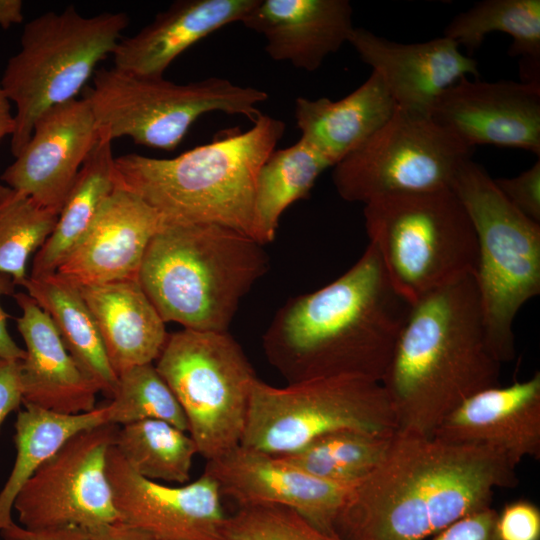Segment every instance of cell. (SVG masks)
I'll list each match as a JSON object with an SVG mask.
<instances>
[{"instance_id":"6da1fadb","label":"cell","mask_w":540,"mask_h":540,"mask_svg":"<svg viewBox=\"0 0 540 540\" xmlns=\"http://www.w3.org/2000/svg\"><path fill=\"white\" fill-rule=\"evenodd\" d=\"M516 467L476 445L397 431L384 458L352 489L335 523L342 540H425L515 488Z\"/></svg>"},{"instance_id":"7a4b0ae2","label":"cell","mask_w":540,"mask_h":540,"mask_svg":"<svg viewBox=\"0 0 540 540\" xmlns=\"http://www.w3.org/2000/svg\"><path fill=\"white\" fill-rule=\"evenodd\" d=\"M411 306L369 243L344 274L277 310L263 350L288 384L335 376L381 382Z\"/></svg>"},{"instance_id":"3957f363","label":"cell","mask_w":540,"mask_h":540,"mask_svg":"<svg viewBox=\"0 0 540 540\" xmlns=\"http://www.w3.org/2000/svg\"><path fill=\"white\" fill-rule=\"evenodd\" d=\"M474 275L412 304L381 379L397 431L432 437L474 394L499 386Z\"/></svg>"},{"instance_id":"277c9868","label":"cell","mask_w":540,"mask_h":540,"mask_svg":"<svg viewBox=\"0 0 540 540\" xmlns=\"http://www.w3.org/2000/svg\"><path fill=\"white\" fill-rule=\"evenodd\" d=\"M284 131L283 121L260 114L250 129L174 158L121 155L115 157L117 181L154 208L164 223H214L256 239L258 173Z\"/></svg>"},{"instance_id":"5b68a950","label":"cell","mask_w":540,"mask_h":540,"mask_svg":"<svg viewBox=\"0 0 540 540\" xmlns=\"http://www.w3.org/2000/svg\"><path fill=\"white\" fill-rule=\"evenodd\" d=\"M268 269L263 244L243 232L164 223L146 249L138 281L165 323L227 332L241 300Z\"/></svg>"},{"instance_id":"8992f818","label":"cell","mask_w":540,"mask_h":540,"mask_svg":"<svg viewBox=\"0 0 540 540\" xmlns=\"http://www.w3.org/2000/svg\"><path fill=\"white\" fill-rule=\"evenodd\" d=\"M451 189L476 234L474 279L488 344L500 363L509 362L515 357V317L540 293V224L517 210L471 159L461 165Z\"/></svg>"},{"instance_id":"52a82bcc","label":"cell","mask_w":540,"mask_h":540,"mask_svg":"<svg viewBox=\"0 0 540 540\" xmlns=\"http://www.w3.org/2000/svg\"><path fill=\"white\" fill-rule=\"evenodd\" d=\"M365 228L396 291L411 304L466 275L478 249L451 188L385 196L364 205Z\"/></svg>"},{"instance_id":"ba28073f","label":"cell","mask_w":540,"mask_h":540,"mask_svg":"<svg viewBox=\"0 0 540 540\" xmlns=\"http://www.w3.org/2000/svg\"><path fill=\"white\" fill-rule=\"evenodd\" d=\"M128 23L125 12L87 17L69 6L25 25L20 50L8 60L1 77L16 107L10 143L14 157L29 141L40 114L75 99L98 63L113 53Z\"/></svg>"},{"instance_id":"9c48e42d","label":"cell","mask_w":540,"mask_h":540,"mask_svg":"<svg viewBox=\"0 0 540 540\" xmlns=\"http://www.w3.org/2000/svg\"><path fill=\"white\" fill-rule=\"evenodd\" d=\"M85 98L100 135L112 141L125 136L140 145L171 151L209 112L242 115L253 122L268 95L220 77L178 84L112 67L95 71Z\"/></svg>"},{"instance_id":"30bf717a","label":"cell","mask_w":540,"mask_h":540,"mask_svg":"<svg viewBox=\"0 0 540 540\" xmlns=\"http://www.w3.org/2000/svg\"><path fill=\"white\" fill-rule=\"evenodd\" d=\"M155 368L180 404L198 454L209 461L240 444L258 378L228 331L169 334Z\"/></svg>"},{"instance_id":"8fae6325","label":"cell","mask_w":540,"mask_h":540,"mask_svg":"<svg viewBox=\"0 0 540 540\" xmlns=\"http://www.w3.org/2000/svg\"><path fill=\"white\" fill-rule=\"evenodd\" d=\"M340 430L393 436L397 424L381 382L359 376L252 387L240 445L282 455Z\"/></svg>"},{"instance_id":"7c38bea8","label":"cell","mask_w":540,"mask_h":540,"mask_svg":"<svg viewBox=\"0 0 540 540\" xmlns=\"http://www.w3.org/2000/svg\"><path fill=\"white\" fill-rule=\"evenodd\" d=\"M473 149L430 115L396 109L391 119L334 166L340 197L375 199L451 188Z\"/></svg>"},{"instance_id":"4fadbf2b","label":"cell","mask_w":540,"mask_h":540,"mask_svg":"<svg viewBox=\"0 0 540 540\" xmlns=\"http://www.w3.org/2000/svg\"><path fill=\"white\" fill-rule=\"evenodd\" d=\"M117 425L103 424L69 438L23 486L13 509L22 527L85 531L120 520L106 474Z\"/></svg>"},{"instance_id":"5bb4252c","label":"cell","mask_w":540,"mask_h":540,"mask_svg":"<svg viewBox=\"0 0 540 540\" xmlns=\"http://www.w3.org/2000/svg\"><path fill=\"white\" fill-rule=\"evenodd\" d=\"M106 474L121 519L160 540H228L218 483L203 474L178 487L136 473L112 445Z\"/></svg>"},{"instance_id":"9a60e30c","label":"cell","mask_w":540,"mask_h":540,"mask_svg":"<svg viewBox=\"0 0 540 540\" xmlns=\"http://www.w3.org/2000/svg\"><path fill=\"white\" fill-rule=\"evenodd\" d=\"M204 472L218 483L221 495L239 507L284 506L331 534H335V520L355 486L323 480L277 455L240 444L207 461Z\"/></svg>"},{"instance_id":"2e32d148","label":"cell","mask_w":540,"mask_h":540,"mask_svg":"<svg viewBox=\"0 0 540 540\" xmlns=\"http://www.w3.org/2000/svg\"><path fill=\"white\" fill-rule=\"evenodd\" d=\"M430 116L472 149L489 144L540 156V83L463 77L438 96Z\"/></svg>"},{"instance_id":"e0dca14e","label":"cell","mask_w":540,"mask_h":540,"mask_svg":"<svg viewBox=\"0 0 540 540\" xmlns=\"http://www.w3.org/2000/svg\"><path fill=\"white\" fill-rule=\"evenodd\" d=\"M99 138L85 97L53 106L37 118L29 141L0 180L59 213Z\"/></svg>"},{"instance_id":"ac0fdd59","label":"cell","mask_w":540,"mask_h":540,"mask_svg":"<svg viewBox=\"0 0 540 540\" xmlns=\"http://www.w3.org/2000/svg\"><path fill=\"white\" fill-rule=\"evenodd\" d=\"M163 224L154 208L118 183L56 272L79 286L138 279L146 249Z\"/></svg>"},{"instance_id":"d6986e66","label":"cell","mask_w":540,"mask_h":540,"mask_svg":"<svg viewBox=\"0 0 540 540\" xmlns=\"http://www.w3.org/2000/svg\"><path fill=\"white\" fill-rule=\"evenodd\" d=\"M350 43L361 60L385 82L397 108L430 115L438 96L459 79L478 78L477 62L442 36L418 43H400L354 27Z\"/></svg>"},{"instance_id":"ffe728a7","label":"cell","mask_w":540,"mask_h":540,"mask_svg":"<svg viewBox=\"0 0 540 540\" xmlns=\"http://www.w3.org/2000/svg\"><path fill=\"white\" fill-rule=\"evenodd\" d=\"M432 437L456 444L484 446L515 466L540 458V373L480 391L453 410Z\"/></svg>"},{"instance_id":"44dd1931","label":"cell","mask_w":540,"mask_h":540,"mask_svg":"<svg viewBox=\"0 0 540 540\" xmlns=\"http://www.w3.org/2000/svg\"><path fill=\"white\" fill-rule=\"evenodd\" d=\"M13 297L22 311L17 329L25 343L22 404L61 414L93 410L100 390L70 355L49 315L27 293Z\"/></svg>"},{"instance_id":"7402d4cb","label":"cell","mask_w":540,"mask_h":540,"mask_svg":"<svg viewBox=\"0 0 540 540\" xmlns=\"http://www.w3.org/2000/svg\"><path fill=\"white\" fill-rule=\"evenodd\" d=\"M352 15L347 0H257L241 23L264 36L273 60L311 72L348 42Z\"/></svg>"},{"instance_id":"603a6c76","label":"cell","mask_w":540,"mask_h":540,"mask_svg":"<svg viewBox=\"0 0 540 540\" xmlns=\"http://www.w3.org/2000/svg\"><path fill=\"white\" fill-rule=\"evenodd\" d=\"M257 0H178L114 49L115 68L147 77H163L188 48L222 27L242 22Z\"/></svg>"},{"instance_id":"cb8c5ba5","label":"cell","mask_w":540,"mask_h":540,"mask_svg":"<svg viewBox=\"0 0 540 540\" xmlns=\"http://www.w3.org/2000/svg\"><path fill=\"white\" fill-rule=\"evenodd\" d=\"M396 109L385 82L372 71L363 84L339 100L297 98L294 117L300 138L334 167L382 128Z\"/></svg>"},{"instance_id":"d4e9b609","label":"cell","mask_w":540,"mask_h":540,"mask_svg":"<svg viewBox=\"0 0 540 540\" xmlns=\"http://www.w3.org/2000/svg\"><path fill=\"white\" fill-rule=\"evenodd\" d=\"M79 287L117 376L157 360L169 334L138 279Z\"/></svg>"},{"instance_id":"484cf974","label":"cell","mask_w":540,"mask_h":540,"mask_svg":"<svg viewBox=\"0 0 540 540\" xmlns=\"http://www.w3.org/2000/svg\"><path fill=\"white\" fill-rule=\"evenodd\" d=\"M26 293L49 315L66 349L100 392L113 397L118 376L78 284L54 272L28 277Z\"/></svg>"},{"instance_id":"4316f807","label":"cell","mask_w":540,"mask_h":540,"mask_svg":"<svg viewBox=\"0 0 540 540\" xmlns=\"http://www.w3.org/2000/svg\"><path fill=\"white\" fill-rule=\"evenodd\" d=\"M117 185L112 140L100 135L60 209L52 233L35 253L29 277L57 271L87 233L102 204Z\"/></svg>"},{"instance_id":"83f0119b","label":"cell","mask_w":540,"mask_h":540,"mask_svg":"<svg viewBox=\"0 0 540 540\" xmlns=\"http://www.w3.org/2000/svg\"><path fill=\"white\" fill-rule=\"evenodd\" d=\"M17 414L14 443L16 458L0 491V531L9 526L15 499L23 486L69 438L108 424L106 404L79 414H61L23 404Z\"/></svg>"},{"instance_id":"f1b7e54d","label":"cell","mask_w":540,"mask_h":540,"mask_svg":"<svg viewBox=\"0 0 540 540\" xmlns=\"http://www.w3.org/2000/svg\"><path fill=\"white\" fill-rule=\"evenodd\" d=\"M492 32L512 38L509 55L520 58L523 82L540 83V0H485L456 15L444 36L463 46L468 56Z\"/></svg>"},{"instance_id":"f546056e","label":"cell","mask_w":540,"mask_h":540,"mask_svg":"<svg viewBox=\"0 0 540 540\" xmlns=\"http://www.w3.org/2000/svg\"><path fill=\"white\" fill-rule=\"evenodd\" d=\"M331 163L303 139L275 149L261 166L255 191L256 239L265 245L274 240L284 211L307 197L316 180Z\"/></svg>"},{"instance_id":"4dcf8cb0","label":"cell","mask_w":540,"mask_h":540,"mask_svg":"<svg viewBox=\"0 0 540 540\" xmlns=\"http://www.w3.org/2000/svg\"><path fill=\"white\" fill-rule=\"evenodd\" d=\"M114 447L140 476L185 483L197 446L185 431L162 420H141L118 428Z\"/></svg>"},{"instance_id":"1f68e13d","label":"cell","mask_w":540,"mask_h":540,"mask_svg":"<svg viewBox=\"0 0 540 540\" xmlns=\"http://www.w3.org/2000/svg\"><path fill=\"white\" fill-rule=\"evenodd\" d=\"M393 436L340 430L320 436L296 451L277 456L323 480L356 485L381 462Z\"/></svg>"},{"instance_id":"d6a6232c","label":"cell","mask_w":540,"mask_h":540,"mask_svg":"<svg viewBox=\"0 0 540 540\" xmlns=\"http://www.w3.org/2000/svg\"><path fill=\"white\" fill-rule=\"evenodd\" d=\"M59 213L0 182V274L24 286L27 262L52 233Z\"/></svg>"},{"instance_id":"836d02e7","label":"cell","mask_w":540,"mask_h":540,"mask_svg":"<svg viewBox=\"0 0 540 540\" xmlns=\"http://www.w3.org/2000/svg\"><path fill=\"white\" fill-rule=\"evenodd\" d=\"M106 409L108 424L126 425L153 419L188 431L180 404L152 363L135 366L118 375L115 393Z\"/></svg>"},{"instance_id":"e575fe53","label":"cell","mask_w":540,"mask_h":540,"mask_svg":"<svg viewBox=\"0 0 540 540\" xmlns=\"http://www.w3.org/2000/svg\"><path fill=\"white\" fill-rule=\"evenodd\" d=\"M228 540H342L324 532L296 511L279 505L239 507L227 517Z\"/></svg>"},{"instance_id":"d590c367","label":"cell","mask_w":540,"mask_h":540,"mask_svg":"<svg viewBox=\"0 0 540 540\" xmlns=\"http://www.w3.org/2000/svg\"><path fill=\"white\" fill-rule=\"evenodd\" d=\"M505 198L523 215L540 224V160L511 178L494 179Z\"/></svg>"},{"instance_id":"8d00e7d4","label":"cell","mask_w":540,"mask_h":540,"mask_svg":"<svg viewBox=\"0 0 540 540\" xmlns=\"http://www.w3.org/2000/svg\"><path fill=\"white\" fill-rule=\"evenodd\" d=\"M499 540H540V510L532 502L517 500L506 504L498 514Z\"/></svg>"},{"instance_id":"74e56055","label":"cell","mask_w":540,"mask_h":540,"mask_svg":"<svg viewBox=\"0 0 540 540\" xmlns=\"http://www.w3.org/2000/svg\"><path fill=\"white\" fill-rule=\"evenodd\" d=\"M498 513L491 506L452 523L433 540H499L496 531Z\"/></svg>"},{"instance_id":"f35d334b","label":"cell","mask_w":540,"mask_h":540,"mask_svg":"<svg viewBox=\"0 0 540 540\" xmlns=\"http://www.w3.org/2000/svg\"><path fill=\"white\" fill-rule=\"evenodd\" d=\"M22 403L20 361L0 358V427Z\"/></svg>"},{"instance_id":"ab89813d","label":"cell","mask_w":540,"mask_h":540,"mask_svg":"<svg viewBox=\"0 0 540 540\" xmlns=\"http://www.w3.org/2000/svg\"><path fill=\"white\" fill-rule=\"evenodd\" d=\"M5 540H89L87 532L77 527L28 530L14 521L0 531Z\"/></svg>"},{"instance_id":"60d3db41","label":"cell","mask_w":540,"mask_h":540,"mask_svg":"<svg viewBox=\"0 0 540 540\" xmlns=\"http://www.w3.org/2000/svg\"><path fill=\"white\" fill-rule=\"evenodd\" d=\"M15 293V284L7 276L0 274V358L21 361L25 357V350L20 348L11 337L7 329V319L10 317L1 305V298Z\"/></svg>"},{"instance_id":"b9f144b4","label":"cell","mask_w":540,"mask_h":540,"mask_svg":"<svg viewBox=\"0 0 540 540\" xmlns=\"http://www.w3.org/2000/svg\"><path fill=\"white\" fill-rule=\"evenodd\" d=\"M89 540H160L122 519L86 531Z\"/></svg>"},{"instance_id":"7bdbcfd3","label":"cell","mask_w":540,"mask_h":540,"mask_svg":"<svg viewBox=\"0 0 540 540\" xmlns=\"http://www.w3.org/2000/svg\"><path fill=\"white\" fill-rule=\"evenodd\" d=\"M23 2L21 0H0V26L8 29L23 21Z\"/></svg>"},{"instance_id":"ee69618b","label":"cell","mask_w":540,"mask_h":540,"mask_svg":"<svg viewBox=\"0 0 540 540\" xmlns=\"http://www.w3.org/2000/svg\"><path fill=\"white\" fill-rule=\"evenodd\" d=\"M10 102L0 78V141L6 136H12L15 130V117L11 113Z\"/></svg>"}]
</instances>
